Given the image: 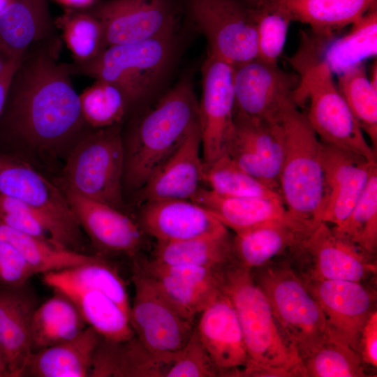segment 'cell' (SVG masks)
Here are the masks:
<instances>
[{
  "label": "cell",
  "instance_id": "6da1fadb",
  "mask_svg": "<svg viewBox=\"0 0 377 377\" xmlns=\"http://www.w3.org/2000/svg\"><path fill=\"white\" fill-rule=\"evenodd\" d=\"M59 49L56 35L25 53L2 112L14 137L36 151L50 154L71 149L90 128L71 82L69 64L59 61Z\"/></svg>",
  "mask_w": 377,
  "mask_h": 377
},
{
  "label": "cell",
  "instance_id": "7a4b0ae2",
  "mask_svg": "<svg viewBox=\"0 0 377 377\" xmlns=\"http://www.w3.org/2000/svg\"><path fill=\"white\" fill-rule=\"evenodd\" d=\"M198 123L191 76H182L139 117L124 146V182L138 191Z\"/></svg>",
  "mask_w": 377,
  "mask_h": 377
},
{
  "label": "cell",
  "instance_id": "3957f363",
  "mask_svg": "<svg viewBox=\"0 0 377 377\" xmlns=\"http://www.w3.org/2000/svg\"><path fill=\"white\" fill-rule=\"evenodd\" d=\"M183 28L138 42L108 46L92 61L69 64L72 75L105 80L118 87L130 106L156 95L176 67L185 43Z\"/></svg>",
  "mask_w": 377,
  "mask_h": 377
},
{
  "label": "cell",
  "instance_id": "277c9868",
  "mask_svg": "<svg viewBox=\"0 0 377 377\" xmlns=\"http://www.w3.org/2000/svg\"><path fill=\"white\" fill-rule=\"evenodd\" d=\"M219 287L236 311L250 358L276 377H306L302 361L281 334L269 303L250 270L234 263L223 267Z\"/></svg>",
  "mask_w": 377,
  "mask_h": 377
},
{
  "label": "cell",
  "instance_id": "5b68a950",
  "mask_svg": "<svg viewBox=\"0 0 377 377\" xmlns=\"http://www.w3.org/2000/svg\"><path fill=\"white\" fill-rule=\"evenodd\" d=\"M290 61L300 77L295 102L298 105L309 100L306 117L320 140L376 161V152L367 142L337 88L334 74L321 59L319 45L306 38Z\"/></svg>",
  "mask_w": 377,
  "mask_h": 377
},
{
  "label": "cell",
  "instance_id": "8992f818",
  "mask_svg": "<svg viewBox=\"0 0 377 377\" xmlns=\"http://www.w3.org/2000/svg\"><path fill=\"white\" fill-rule=\"evenodd\" d=\"M279 124L284 153L279 176L280 193L288 213L318 224L325 200L321 141L306 114L293 102L283 109Z\"/></svg>",
  "mask_w": 377,
  "mask_h": 377
},
{
  "label": "cell",
  "instance_id": "52a82bcc",
  "mask_svg": "<svg viewBox=\"0 0 377 377\" xmlns=\"http://www.w3.org/2000/svg\"><path fill=\"white\" fill-rule=\"evenodd\" d=\"M251 272L281 334L302 361L330 336L323 310L288 259Z\"/></svg>",
  "mask_w": 377,
  "mask_h": 377
},
{
  "label": "cell",
  "instance_id": "ba28073f",
  "mask_svg": "<svg viewBox=\"0 0 377 377\" xmlns=\"http://www.w3.org/2000/svg\"><path fill=\"white\" fill-rule=\"evenodd\" d=\"M124 145L120 124L89 128L68 151L62 183L122 211Z\"/></svg>",
  "mask_w": 377,
  "mask_h": 377
},
{
  "label": "cell",
  "instance_id": "9c48e42d",
  "mask_svg": "<svg viewBox=\"0 0 377 377\" xmlns=\"http://www.w3.org/2000/svg\"><path fill=\"white\" fill-rule=\"evenodd\" d=\"M0 195L19 200L38 211L55 246L84 253L82 230L62 188L28 163L0 153Z\"/></svg>",
  "mask_w": 377,
  "mask_h": 377
},
{
  "label": "cell",
  "instance_id": "30bf717a",
  "mask_svg": "<svg viewBox=\"0 0 377 377\" xmlns=\"http://www.w3.org/2000/svg\"><path fill=\"white\" fill-rule=\"evenodd\" d=\"M184 19L206 38L207 52L235 67L257 58L254 12L244 0H182Z\"/></svg>",
  "mask_w": 377,
  "mask_h": 377
},
{
  "label": "cell",
  "instance_id": "8fae6325",
  "mask_svg": "<svg viewBox=\"0 0 377 377\" xmlns=\"http://www.w3.org/2000/svg\"><path fill=\"white\" fill-rule=\"evenodd\" d=\"M132 272L135 293L131 327L142 344L169 367L191 336L194 323L184 318L133 265Z\"/></svg>",
  "mask_w": 377,
  "mask_h": 377
},
{
  "label": "cell",
  "instance_id": "7c38bea8",
  "mask_svg": "<svg viewBox=\"0 0 377 377\" xmlns=\"http://www.w3.org/2000/svg\"><path fill=\"white\" fill-rule=\"evenodd\" d=\"M303 280H343L368 284L376 276V258L320 221L292 256Z\"/></svg>",
  "mask_w": 377,
  "mask_h": 377
},
{
  "label": "cell",
  "instance_id": "4fadbf2b",
  "mask_svg": "<svg viewBox=\"0 0 377 377\" xmlns=\"http://www.w3.org/2000/svg\"><path fill=\"white\" fill-rule=\"evenodd\" d=\"M102 24L108 46L158 37L182 27V0H97L85 8Z\"/></svg>",
  "mask_w": 377,
  "mask_h": 377
},
{
  "label": "cell",
  "instance_id": "5bb4252c",
  "mask_svg": "<svg viewBox=\"0 0 377 377\" xmlns=\"http://www.w3.org/2000/svg\"><path fill=\"white\" fill-rule=\"evenodd\" d=\"M233 66L207 52L201 67L202 95L198 102L203 162L227 154L235 131Z\"/></svg>",
  "mask_w": 377,
  "mask_h": 377
},
{
  "label": "cell",
  "instance_id": "9a60e30c",
  "mask_svg": "<svg viewBox=\"0 0 377 377\" xmlns=\"http://www.w3.org/2000/svg\"><path fill=\"white\" fill-rule=\"evenodd\" d=\"M299 82L297 74L258 58L235 66V111L249 117L279 123L285 107L296 103Z\"/></svg>",
  "mask_w": 377,
  "mask_h": 377
},
{
  "label": "cell",
  "instance_id": "2e32d148",
  "mask_svg": "<svg viewBox=\"0 0 377 377\" xmlns=\"http://www.w3.org/2000/svg\"><path fill=\"white\" fill-rule=\"evenodd\" d=\"M302 281L323 310L330 335L358 352L362 328L376 309V290L367 283L351 281Z\"/></svg>",
  "mask_w": 377,
  "mask_h": 377
},
{
  "label": "cell",
  "instance_id": "e0dca14e",
  "mask_svg": "<svg viewBox=\"0 0 377 377\" xmlns=\"http://www.w3.org/2000/svg\"><path fill=\"white\" fill-rule=\"evenodd\" d=\"M133 265L152 281L184 318L193 323L220 290L221 269L170 265L135 257Z\"/></svg>",
  "mask_w": 377,
  "mask_h": 377
},
{
  "label": "cell",
  "instance_id": "ac0fdd59",
  "mask_svg": "<svg viewBox=\"0 0 377 377\" xmlns=\"http://www.w3.org/2000/svg\"><path fill=\"white\" fill-rule=\"evenodd\" d=\"M82 230L101 253L136 256L142 244V231L122 211L84 197L64 183L60 186Z\"/></svg>",
  "mask_w": 377,
  "mask_h": 377
},
{
  "label": "cell",
  "instance_id": "d6986e66",
  "mask_svg": "<svg viewBox=\"0 0 377 377\" xmlns=\"http://www.w3.org/2000/svg\"><path fill=\"white\" fill-rule=\"evenodd\" d=\"M199 315L195 328L219 376H242L250 358L228 297L220 288Z\"/></svg>",
  "mask_w": 377,
  "mask_h": 377
},
{
  "label": "cell",
  "instance_id": "ffe728a7",
  "mask_svg": "<svg viewBox=\"0 0 377 377\" xmlns=\"http://www.w3.org/2000/svg\"><path fill=\"white\" fill-rule=\"evenodd\" d=\"M317 226L289 213L283 219L235 233L232 240L234 263L251 271L290 259Z\"/></svg>",
  "mask_w": 377,
  "mask_h": 377
},
{
  "label": "cell",
  "instance_id": "44dd1931",
  "mask_svg": "<svg viewBox=\"0 0 377 377\" xmlns=\"http://www.w3.org/2000/svg\"><path fill=\"white\" fill-rule=\"evenodd\" d=\"M138 226L159 242L224 234L228 228L212 213L191 200L162 199L141 203Z\"/></svg>",
  "mask_w": 377,
  "mask_h": 377
},
{
  "label": "cell",
  "instance_id": "7402d4cb",
  "mask_svg": "<svg viewBox=\"0 0 377 377\" xmlns=\"http://www.w3.org/2000/svg\"><path fill=\"white\" fill-rule=\"evenodd\" d=\"M200 147L198 123L178 149L137 191L136 200L141 204L154 200H191L204 182Z\"/></svg>",
  "mask_w": 377,
  "mask_h": 377
},
{
  "label": "cell",
  "instance_id": "603a6c76",
  "mask_svg": "<svg viewBox=\"0 0 377 377\" xmlns=\"http://www.w3.org/2000/svg\"><path fill=\"white\" fill-rule=\"evenodd\" d=\"M27 285H0V351L10 377L24 376L31 354L30 325L38 303Z\"/></svg>",
  "mask_w": 377,
  "mask_h": 377
},
{
  "label": "cell",
  "instance_id": "cb8c5ba5",
  "mask_svg": "<svg viewBox=\"0 0 377 377\" xmlns=\"http://www.w3.org/2000/svg\"><path fill=\"white\" fill-rule=\"evenodd\" d=\"M47 0H11L0 14V50L20 61L36 44L56 36Z\"/></svg>",
  "mask_w": 377,
  "mask_h": 377
},
{
  "label": "cell",
  "instance_id": "d4e9b609",
  "mask_svg": "<svg viewBox=\"0 0 377 377\" xmlns=\"http://www.w3.org/2000/svg\"><path fill=\"white\" fill-rule=\"evenodd\" d=\"M101 336L87 326L74 338L32 353L24 376L89 377Z\"/></svg>",
  "mask_w": 377,
  "mask_h": 377
},
{
  "label": "cell",
  "instance_id": "484cf974",
  "mask_svg": "<svg viewBox=\"0 0 377 377\" xmlns=\"http://www.w3.org/2000/svg\"><path fill=\"white\" fill-rule=\"evenodd\" d=\"M191 200L205 208L235 233L289 214L281 199L224 196L203 188Z\"/></svg>",
  "mask_w": 377,
  "mask_h": 377
},
{
  "label": "cell",
  "instance_id": "4316f807",
  "mask_svg": "<svg viewBox=\"0 0 377 377\" xmlns=\"http://www.w3.org/2000/svg\"><path fill=\"white\" fill-rule=\"evenodd\" d=\"M168 368L135 335L123 341L101 337L89 377H165Z\"/></svg>",
  "mask_w": 377,
  "mask_h": 377
},
{
  "label": "cell",
  "instance_id": "83f0119b",
  "mask_svg": "<svg viewBox=\"0 0 377 377\" xmlns=\"http://www.w3.org/2000/svg\"><path fill=\"white\" fill-rule=\"evenodd\" d=\"M87 325L75 304L66 295H54L35 309L30 325L31 353L68 341Z\"/></svg>",
  "mask_w": 377,
  "mask_h": 377
},
{
  "label": "cell",
  "instance_id": "f1b7e54d",
  "mask_svg": "<svg viewBox=\"0 0 377 377\" xmlns=\"http://www.w3.org/2000/svg\"><path fill=\"white\" fill-rule=\"evenodd\" d=\"M53 290L68 297L78 309L87 326L103 338L123 341L135 336L129 315L100 290L62 286Z\"/></svg>",
  "mask_w": 377,
  "mask_h": 377
},
{
  "label": "cell",
  "instance_id": "f546056e",
  "mask_svg": "<svg viewBox=\"0 0 377 377\" xmlns=\"http://www.w3.org/2000/svg\"><path fill=\"white\" fill-rule=\"evenodd\" d=\"M286 7L293 21L308 24L312 33L332 37L352 24L371 8L377 0H277Z\"/></svg>",
  "mask_w": 377,
  "mask_h": 377
},
{
  "label": "cell",
  "instance_id": "4dcf8cb0",
  "mask_svg": "<svg viewBox=\"0 0 377 377\" xmlns=\"http://www.w3.org/2000/svg\"><path fill=\"white\" fill-rule=\"evenodd\" d=\"M342 37L325 38L320 47V57L333 74L363 63L377 53V6L371 8L351 24Z\"/></svg>",
  "mask_w": 377,
  "mask_h": 377
},
{
  "label": "cell",
  "instance_id": "1f68e13d",
  "mask_svg": "<svg viewBox=\"0 0 377 377\" xmlns=\"http://www.w3.org/2000/svg\"><path fill=\"white\" fill-rule=\"evenodd\" d=\"M229 232L183 241L157 242L152 259L165 264L222 269L234 263Z\"/></svg>",
  "mask_w": 377,
  "mask_h": 377
},
{
  "label": "cell",
  "instance_id": "d6a6232c",
  "mask_svg": "<svg viewBox=\"0 0 377 377\" xmlns=\"http://www.w3.org/2000/svg\"><path fill=\"white\" fill-rule=\"evenodd\" d=\"M43 282L52 290L62 286L98 289L130 316L131 305L125 283L117 269L102 256L91 263L45 273Z\"/></svg>",
  "mask_w": 377,
  "mask_h": 377
},
{
  "label": "cell",
  "instance_id": "836d02e7",
  "mask_svg": "<svg viewBox=\"0 0 377 377\" xmlns=\"http://www.w3.org/2000/svg\"><path fill=\"white\" fill-rule=\"evenodd\" d=\"M234 121V135L230 145H239L256 154L279 186L284 153L283 134L279 122L249 117L235 111Z\"/></svg>",
  "mask_w": 377,
  "mask_h": 377
},
{
  "label": "cell",
  "instance_id": "e575fe53",
  "mask_svg": "<svg viewBox=\"0 0 377 377\" xmlns=\"http://www.w3.org/2000/svg\"><path fill=\"white\" fill-rule=\"evenodd\" d=\"M0 239L13 246L36 274L91 263L101 257L59 248L50 242L15 230L1 221Z\"/></svg>",
  "mask_w": 377,
  "mask_h": 377
},
{
  "label": "cell",
  "instance_id": "d590c367",
  "mask_svg": "<svg viewBox=\"0 0 377 377\" xmlns=\"http://www.w3.org/2000/svg\"><path fill=\"white\" fill-rule=\"evenodd\" d=\"M54 22L73 57V63H88L108 47L102 24L85 8H66Z\"/></svg>",
  "mask_w": 377,
  "mask_h": 377
},
{
  "label": "cell",
  "instance_id": "8d00e7d4",
  "mask_svg": "<svg viewBox=\"0 0 377 377\" xmlns=\"http://www.w3.org/2000/svg\"><path fill=\"white\" fill-rule=\"evenodd\" d=\"M337 75L336 83L340 94L376 152L377 89L371 85L363 63Z\"/></svg>",
  "mask_w": 377,
  "mask_h": 377
},
{
  "label": "cell",
  "instance_id": "74e56055",
  "mask_svg": "<svg viewBox=\"0 0 377 377\" xmlns=\"http://www.w3.org/2000/svg\"><path fill=\"white\" fill-rule=\"evenodd\" d=\"M338 235L376 258L377 250V168L371 172L355 206L340 225L332 227Z\"/></svg>",
  "mask_w": 377,
  "mask_h": 377
},
{
  "label": "cell",
  "instance_id": "f35d334b",
  "mask_svg": "<svg viewBox=\"0 0 377 377\" xmlns=\"http://www.w3.org/2000/svg\"><path fill=\"white\" fill-rule=\"evenodd\" d=\"M204 182L221 195L283 200L279 192L242 170L227 154L204 163Z\"/></svg>",
  "mask_w": 377,
  "mask_h": 377
},
{
  "label": "cell",
  "instance_id": "ab89813d",
  "mask_svg": "<svg viewBox=\"0 0 377 377\" xmlns=\"http://www.w3.org/2000/svg\"><path fill=\"white\" fill-rule=\"evenodd\" d=\"M306 377L369 376L359 353L332 336L302 360Z\"/></svg>",
  "mask_w": 377,
  "mask_h": 377
},
{
  "label": "cell",
  "instance_id": "60d3db41",
  "mask_svg": "<svg viewBox=\"0 0 377 377\" xmlns=\"http://www.w3.org/2000/svg\"><path fill=\"white\" fill-rule=\"evenodd\" d=\"M79 99L83 119L91 128L120 124L131 108L118 87L101 80H95L94 83L79 94Z\"/></svg>",
  "mask_w": 377,
  "mask_h": 377
},
{
  "label": "cell",
  "instance_id": "b9f144b4",
  "mask_svg": "<svg viewBox=\"0 0 377 377\" xmlns=\"http://www.w3.org/2000/svg\"><path fill=\"white\" fill-rule=\"evenodd\" d=\"M251 7L257 27V58L276 65L293 21L290 14L284 4L277 0H263Z\"/></svg>",
  "mask_w": 377,
  "mask_h": 377
},
{
  "label": "cell",
  "instance_id": "7bdbcfd3",
  "mask_svg": "<svg viewBox=\"0 0 377 377\" xmlns=\"http://www.w3.org/2000/svg\"><path fill=\"white\" fill-rule=\"evenodd\" d=\"M376 168V161L361 162L349 178L327 195L320 221L337 226L345 221L361 197Z\"/></svg>",
  "mask_w": 377,
  "mask_h": 377
},
{
  "label": "cell",
  "instance_id": "ee69618b",
  "mask_svg": "<svg viewBox=\"0 0 377 377\" xmlns=\"http://www.w3.org/2000/svg\"><path fill=\"white\" fill-rule=\"evenodd\" d=\"M218 371L194 329L185 346L176 354L165 377H215Z\"/></svg>",
  "mask_w": 377,
  "mask_h": 377
},
{
  "label": "cell",
  "instance_id": "f6af8a7d",
  "mask_svg": "<svg viewBox=\"0 0 377 377\" xmlns=\"http://www.w3.org/2000/svg\"><path fill=\"white\" fill-rule=\"evenodd\" d=\"M0 221L15 230L53 244L43 216L19 200L0 195Z\"/></svg>",
  "mask_w": 377,
  "mask_h": 377
},
{
  "label": "cell",
  "instance_id": "bcb514c9",
  "mask_svg": "<svg viewBox=\"0 0 377 377\" xmlns=\"http://www.w3.org/2000/svg\"><path fill=\"white\" fill-rule=\"evenodd\" d=\"M36 274L20 252L9 242L0 239V285L20 286Z\"/></svg>",
  "mask_w": 377,
  "mask_h": 377
},
{
  "label": "cell",
  "instance_id": "7dc6e473",
  "mask_svg": "<svg viewBox=\"0 0 377 377\" xmlns=\"http://www.w3.org/2000/svg\"><path fill=\"white\" fill-rule=\"evenodd\" d=\"M358 353L368 368H377V311L374 310L369 315L360 332L358 341Z\"/></svg>",
  "mask_w": 377,
  "mask_h": 377
},
{
  "label": "cell",
  "instance_id": "c3c4849f",
  "mask_svg": "<svg viewBox=\"0 0 377 377\" xmlns=\"http://www.w3.org/2000/svg\"><path fill=\"white\" fill-rule=\"evenodd\" d=\"M19 64L13 66L0 75V116L5 106L7 94L13 76Z\"/></svg>",
  "mask_w": 377,
  "mask_h": 377
},
{
  "label": "cell",
  "instance_id": "681fc988",
  "mask_svg": "<svg viewBox=\"0 0 377 377\" xmlns=\"http://www.w3.org/2000/svg\"><path fill=\"white\" fill-rule=\"evenodd\" d=\"M56 3L64 6L66 8L71 9H84L93 3L97 0H52Z\"/></svg>",
  "mask_w": 377,
  "mask_h": 377
},
{
  "label": "cell",
  "instance_id": "f907efd6",
  "mask_svg": "<svg viewBox=\"0 0 377 377\" xmlns=\"http://www.w3.org/2000/svg\"><path fill=\"white\" fill-rule=\"evenodd\" d=\"M20 61H17L10 58L7 54L0 50V75L5 73L13 66L19 64Z\"/></svg>",
  "mask_w": 377,
  "mask_h": 377
},
{
  "label": "cell",
  "instance_id": "816d5d0a",
  "mask_svg": "<svg viewBox=\"0 0 377 377\" xmlns=\"http://www.w3.org/2000/svg\"><path fill=\"white\" fill-rule=\"evenodd\" d=\"M0 377H10L7 362L0 351Z\"/></svg>",
  "mask_w": 377,
  "mask_h": 377
},
{
  "label": "cell",
  "instance_id": "f5cc1de1",
  "mask_svg": "<svg viewBox=\"0 0 377 377\" xmlns=\"http://www.w3.org/2000/svg\"><path fill=\"white\" fill-rule=\"evenodd\" d=\"M369 80L371 84V85L377 89V64L376 61H375L371 68V72L369 73Z\"/></svg>",
  "mask_w": 377,
  "mask_h": 377
},
{
  "label": "cell",
  "instance_id": "db71d44e",
  "mask_svg": "<svg viewBox=\"0 0 377 377\" xmlns=\"http://www.w3.org/2000/svg\"><path fill=\"white\" fill-rule=\"evenodd\" d=\"M11 0H0V14Z\"/></svg>",
  "mask_w": 377,
  "mask_h": 377
},
{
  "label": "cell",
  "instance_id": "11a10c76",
  "mask_svg": "<svg viewBox=\"0 0 377 377\" xmlns=\"http://www.w3.org/2000/svg\"><path fill=\"white\" fill-rule=\"evenodd\" d=\"M247 4L251 6H255L263 0H244Z\"/></svg>",
  "mask_w": 377,
  "mask_h": 377
}]
</instances>
